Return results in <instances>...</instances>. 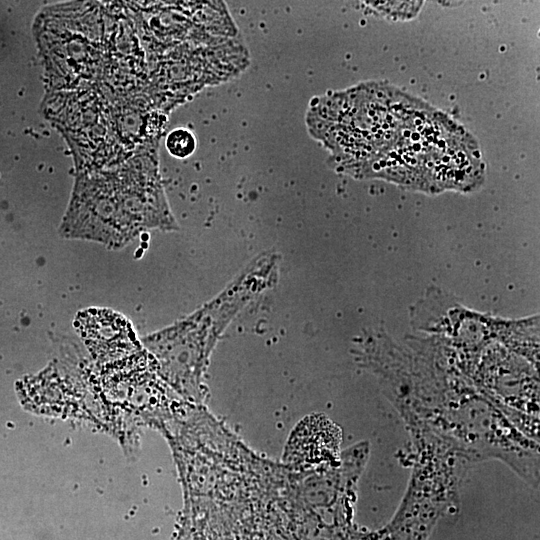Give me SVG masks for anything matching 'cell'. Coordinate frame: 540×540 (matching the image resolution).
<instances>
[{
	"instance_id": "obj_1",
	"label": "cell",
	"mask_w": 540,
	"mask_h": 540,
	"mask_svg": "<svg viewBox=\"0 0 540 540\" xmlns=\"http://www.w3.org/2000/svg\"><path fill=\"white\" fill-rule=\"evenodd\" d=\"M363 341L365 366L406 424L426 428L472 463L500 460L538 488V442L459 370L441 338L415 333L398 341L379 328Z\"/></svg>"
},
{
	"instance_id": "obj_2",
	"label": "cell",
	"mask_w": 540,
	"mask_h": 540,
	"mask_svg": "<svg viewBox=\"0 0 540 540\" xmlns=\"http://www.w3.org/2000/svg\"><path fill=\"white\" fill-rule=\"evenodd\" d=\"M408 428L416 450L414 469L406 496L384 533L391 540H427L438 518L455 501L472 462L424 427Z\"/></svg>"
},
{
	"instance_id": "obj_3",
	"label": "cell",
	"mask_w": 540,
	"mask_h": 540,
	"mask_svg": "<svg viewBox=\"0 0 540 540\" xmlns=\"http://www.w3.org/2000/svg\"><path fill=\"white\" fill-rule=\"evenodd\" d=\"M410 322L416 333L439 336L451 349L457 366L490 343L515 349L530 337L534 328L531 316L506 319L481 313L435 286L410 308Z\"/></svg>"
},
{
	"instance_id": "obj_4",
	"label": "cell",
	"mask_w": 540,
	"mask_h": 540,
	"mask_svg": "<svg viewBox=\"0 0 540 540\" xmlns=\"http://www.w3.org/2000/svg\"><path fill=\"white\" fill-rule=\"evenodd\" d=\"M539 365L498 343L472 358L463 374L528 438L539 441Z\"/></svg>"
},
{
	"instance_id": "obj_5",
	"label": "cell",
	"mask_w": 540,
	"mask_h": 540,
	"mask_svg": "<svg viewBox=\"0 0 540 540\" xmlns=\"http://www.w3.org/2000/svg\"><path fill=\"white\" fill-rule=\"evenodd\" d=\"M75 327L91 352L102 360L122 356L138 346L130 322L110 309L81 311L75 318Z\"/></svg>"
},
{
	"instance_id": "obj_6",
	"label": "cell",
	"mask_w": 540,
	"mask_h": 540,
	"mask_svg": "<svg viewBox=\"0 0 540 540\" xmlns=\"http://www.w3.org/2000/svg\"><path fill=\"white\" fill-rule=\"evenodd\" d=\"M339 438V431L331 421L323 416H311L293 432L287 455L296 463H319L336 454Z\"/></svg>"
},
{
	"instance_id": "obj_7",
	"label": "cell",
	"mask_w": 540,
	"mask_h": 540,
	"mask_svg": "<svg viewBox=\"0 0 540 540\" xmlns=\"http://www.w3.org/2000/svg\"><path fill=\"white\" fill-rule=\"evenodd\" d=\"M166 146L171 155L177 158H186L194 152L196 139L191 131L177 128L167 136Z\"/></svg>"
}]
</instances>
